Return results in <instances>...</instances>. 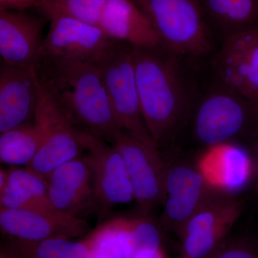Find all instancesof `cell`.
I'll return each instance as SVG.
<instances>
[{
	"label": "cell",
	"instance_id": "obj_1",
	"mask_svg": "<svg viewBox=\"0 0 258 258\" xmlns=\"http://www.w3.org/2000/svg\"><path fill=\"white\" fill-rule=\"evenodd\" d=\"M181 57L163 47H132L142 114L159 149L175 138L191 117L199 97Z\"/></svg>",
	"mask_w": 258,
	"mask_h": 258
},
{
	"label": "cell",
	"instance_id": "obj_2",
	"mask_svg": "<svg viewBox=\"0 0 258 258\" xmlns=\"http://www.w3.org/2000/svg\"><path fill=\"white\" fill-rule=\"evenodd\" d=\"M36 70L42 88L75 124L111 143L120 129L98 64L40 58Z\"/></svg>",
	"mask_w": 258,
	"mask_h": 258
},
{
	"label": "cell",
	"instance_id": "obj_3",
	"mask_svg": "<svg viewBox=\"0 0 258 258\" xmlns=\"http://www.w3.org/2000/svg\"><path fill=\"white\" fill-rule=\"evenodd\" d=\"M191 118L194 137L205 148L251 145L258 134V103L217 82L198 97Z\"/></svg>",
	"mask_w": 258,
	"mask_h": 258
},
{
	"label": "cell",
	"instance_id": "obj_4",
	"mask_svg": "<svg viewBox=\"0 0 258 258\" xmlns=\"http://www.w3.org/2000/svg\"><path fill=\"white\" fill-rule=\"evenodd\" d=\"M150 21L166 50L202 57L214 49L213 32L200 0H133Z\"/></svg>",
	"mask_w": 258,
	"mask_h": 258
},
{
	"label": "cell",
	"instance_id": "obj_5",
	"mask_svg": "<svg viewBox=\"0 0 258 258\" xmlns=\"http://www.w3.org/2000/svg\"><path fill=\"white\" fill-rule=\"evenodd\" d=\"M97 64L101 70L118 128L141 142L157 147L142 114L132 47L117 42L111 52Z\"/></svg>",
	"mask_w": 258,
	"mask_h": 258
},
{
	"label": "cell",
	"instance_id": "obj_6",
	"mask_svg": "<svg viewBox=\"0 0 258 258\" xmlns=\"http://www.w3.org/2000/svg\"><path fill=\"white\" fill-rule=\"evenodd\" d=\"M35 119L41 123L45 134L26 167L47 181L57 168L87 150L89 133L75 124L42 86Z\"/></svg>",
	"mask_w": 258,
	"mask_h": 258
},
{
	"label": "cell",
	"instance_id": "obj_7",
	"mask_svg": "<svg viewBox=\"0 0 258 258\" xmlns=\"http://www.w3.org/2000/svg\"><path fill=\"white\" fill-rule=\"evenodd\" d=\"M237 195L215 191L185 223L179 233L184 258H208L227 238L242 213Z\"/></svg>",
	"mask_w": 258,
	"mask_h": 258
},
{
	"label": "cell",
	"instance_id": "obj_8",
	"mask_svg": "<svg viewBox=\"0 0 258 258\" xmlns=\"http://www.w3.org/2000/svg\"><path fill=\"white\" fill-rule=\"evenodd\" d=\"M164 159V198L159 222L162 230L179 234L190 217L217 191L208 184L196 162L165 156Z\"/></svg>",
	"mask_w": 258,
	"mask_h": 258
},
{
	"label": "cell",
	"instance_id": "obj_9",
	"mask_svg": "<svg viewBox=\"0 0 258 258\" xmlns=\"http://www.w3.org/2000/svg\"><path fill=\"white\" fill-rule=\"evenodd\" d=\"M112 145L123 157L142 215H149L162 205L164 198L165 159L159 148L141 142L127 132H117Z\"/></svg>",
	"mask_w": 258,
	"mask_h": 258
},
{
	"label": "cell",
	"instance_id": "obj_10",
	"mask_svg": "<svg viewBox=\"0 0 258 258\" xmlns=\"http://www.w3.org/2000/svg\"><path fill=\"white\" fill-rule=\"evenodd\" d=\"M48 20L50 28L42 42L40 59L98 64L116 45L99 26L60 16L51 17Z\"/></svg>",
	"mask_w": 258,
	"mask_h": 258
},
{
	"label": "cell",
	"instance_id": "obj_11",
	"mask_svg": "<svg viewBox=\"0 0 258 258\" xmlns=\"http://www.w3.org/2000/svg\"><path fill=\"white\" fill-rule=\"evenodd\" d=\"M213 69L217 83L258 103V27L222 39Z\"/></svg>",
	"mask_w": 258,
	"mask_h": 258
},
{
	"label": "cell",
	"instance_id": "obj_12",
	"mask_svg": "<svg viewBox=\"0 0 258 258\" xmlns=\"http://www.w3.org/2000/svg\"><path fill=\"white\" fill-rule=\"evenodd\" d=\"M47 184L51 203L57 211L79 218L99 213L94 169L89 154L59 166Z\"/></svg>",
	"mask_w": 258,
	"mask_h": 258
},
{
	"label": "cell",
	"instance_id": "obj_13",
	"mask_svg": "<svg viewBox=\"0 0 258 258\" xmlns=\"http://www.w3.org/2000/svg\"><path fill=\"white\" fill-rule=\"evenodd\" d=\"M36 68L0 66V134L35 120L40 95Z\"/></svg>",
	"mask_w": 258,
	"mask_h": 258
},
{
	"label": "cell",
	"instance_id": "obj_14",
	"mask_svg": "<svg viewBox=\"0 0 258 258\" xmlns=\"http://www.w3.org/2000/svg\"><path fill=\"white\" fill-rule=\"evenodd\" d=\"M89 133L87 150L94 169L100 215L134 200V194L123 157L113 145Z\"/></svg>",
	"mask_w": 258,
	"mask_h": 258
},
{
	"label": "cell",
	"instance_id": "obj_15",
	"mask_svg": "<svg viewBox=\"0 0 258 258\" xmlns=\"http://www.w3.org/2000/svg\"><path fill=\"white\" fill-rule=\"evenodd\" d=\"M45 17L23 11L0 10L1 62L32 69L40 60Z\"/></svg>",
	"mask_w": 258,
	"mask_h": 258
},
{
	"label": "cell",
	"instance_id": "obj_16",
	"mask_svg": "<svg viewBox=\"0 0 258 258\" xmlns=\"http://www.w3.org/2000/svg\"><path fill=\"white\" fill-rule=\"evenodd\" d=\"M0 229L8 237L37 241L52 237L75 238L84 235L88 226L83 218L60 212L0 209Z\"/></svg>",
	"mask_w": 258,
	"mask_h": 258
},
{
	"label": "cell",
	"instance_id": "obj_17",
	"mask_svg": "<svg viewBox=\"0 0 258 258\" xmlns=\"http://www.w3.org/2000/svg\"><path fill=\"white\" fill-rule=\"evenodd\" d=\"M196 164L210 186L218 192L237 195L253 180L250 152L242 144L205 148Z\"/></svg>",
	"mask_w": 258,
	"mask_h": 258
},
{
	"label": "cell",
	"instance_id": "obj_18",
	"mask_svg": "<svg viewBox=\"0 0 258 258\" xmlns=\"http://www.w3.org/2000/svg\"><path fill=\"white\" fill-rule=\"evenodd\" d=\"M99 27L114 42L137 48L162 47L149 19L133 0H108Z\"/></svg>",
	"mask_w": 258,
	"mask_h": 258
},
{
	"label": "cell",
	"instance_id": "obj_19",
	"mask_svg": "<svg viewBox=\"0 0 258 258\" xmlns=\"http://www.w3.org/2000/svg\"><path fill=\"white\" fill-rule=\"evenodd\" d=\"M8 184L0 191V209L59 212L51 203L47 181L25 166H12Z\"/></svg>",
	"mask_w": 258,
	"mask_h": 258
},
{
	"label": "cell",
	"instance_id": "obj_20",
	"mask_svg": "<svg viewBox=\"0 0 258 258\" xmlns=\"http://www.w3.org/2000/svg\"><path fill=\"white\" fill-rule=\"evenodd\" d=\"M212 32L222 40L258 27V0H200Z\"/></svg>",
	"mask_w": 258,
	"mask_h": 258
},
{
	"label": "cell",
	"instance_id": "obj_21",
	"mask_svg": "<svg viewBox=\"0 0 258 258\" xmlns=\"http://www.w3.org/2000/svg\"><path fill=\"white\" fill-rule=\"evenodd\" d=\"M44 134L43 126L35 119L0 134L1 162L12 166H26L41 147Z\"/></svg>",
	"mask_w": 258,
	"mask_h": 258
},
{
	"label": "cell",
	"instance_id": "obj_22",
	"mask_svg": "<svg viewBox=\"0 0 258 258\" xmlns=\"http://www.w3.org/2000/svg\"><path fill=\"white\" fill-rule=\"evenodd\" d=\"M3 248L15 258H92L85 239L79 242L64 237L25 241L8 237Z\"/></svg>",
	"mask_w": 258,
	"mask_h": 258
},
{
	"label": "cell",
	"instance_id": "obj_23",
	"mask_svg": "<svg viewBox=\"0 0 258 258\" xmlns=\"http://www.w3.org/2000/svg\"><path fill=\"white\" fill-rule=\"evenodd\" d=\"M92 258H132L133 243L123 217L100 225L86 238Z\"/></svg>",
	"mask_w": 258,
	"mask_h": 258
},
{
	"label": "cell",
	"instance_id": "obj_24",
	"mask_svg": "<svg viewBox=\"0 0 258 258\" xmlns=\"http://www.w3.org/2000/svg\"><path fill=\"white\" fill-rule=\"evenodd\" d=\"M108 0H45L38 9L42 16H60L99 26ZM49 21V20H48Z\"/></svg>",
	"mask_w": 258,
	"mask_h": 258
},
{
	"label": "cell",
	"instance_id": "obj_25",
	"mask_svg": "<svg viewBox=\"0 0 258 258\" xmlns=\"http://www.w3.org/2000/svg\"><path fill=\"white\" fill-rule=\"evenodd\" d=\"M133 243L134 252L140 249L161 248V228L159 221L149 215L123 217Z\"/></svg>",
	"mask_w": 258,
	"mask_h": 258
},
{
	"label": "cell",
	"instance_id": "obj_26",
	"mask_svg": "<svg viewBox=\"0 0 258 258\" xmlns=\"http://www.w3.org/2000/svg\"><path fill=\"white\" fill-rule=\"evenodd\" d=\"M208 258H258V236H228Z\"/></svg>",
	"mask_w": 258,
	"mask_h": 258
},
{
	"label": "cell",
	"instance_id": "obj_27",
	"mask_svg": "<svg viewBox=\"0 0 258 258\" xmlns=\"http://www.w3.org/2000/svg\"><path fill=\"white\" fill-rule=\"evenodd\" d=\"M45 0H0V10L23 11L30 8H38Z\"/></svg>",
	"mask_w": 258,
	"mask_h": 258
},
{
	"label": "cell",
	"instance_id": "obj_28",
	"mask_svg": "<svg viewBox=\"0 0 258 258\" xmlns=\"http://www.w3.org/2000/svg\"><path fill=\"white\" fill-rule=\"evenodd\" d=\"M249 152H250L252 163H253L254 173L252 184L254 185V191L258 195V134L250 145Z\"/></svg>",
	"mask_w": 258,
	"mask_h": 258
},
{
	"label": "cell",
	"instance_id": "obj_29",
	"mask_svg": "<svg viewBox=\"0 0 258 258\" xmlns=\"http://www.w3.org/2000/svg\"><path fill=\"white\" fill-rule=\"evenodd\" d=\"M132 258H166L162 249H140L134 252Z\"/></svg>",
	"mask_w": 258,
	"mask_h": 258
},
{
	"label": "cell",
	"instance_id": "obj_30",
	"mask_svg": "<svg viewBox=\"0 0 258 258\" xmlns=\"http://www.w3.org/2000/svg\"><path fill=\"white\" fill-rule=\"evenodd\" d=\"M0 258H15L14 256L12 255L10 252L8 251L5 250L4 248L2 247L1 252H0Z\"/></svg>",
	"mask_w": 258,
	"mask_h": 258
}]
</instances>
